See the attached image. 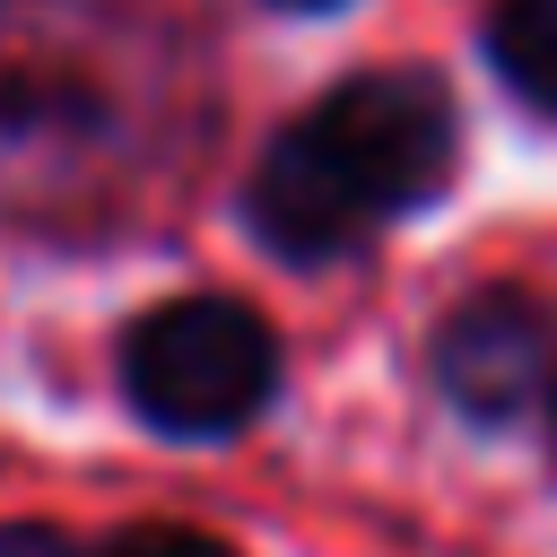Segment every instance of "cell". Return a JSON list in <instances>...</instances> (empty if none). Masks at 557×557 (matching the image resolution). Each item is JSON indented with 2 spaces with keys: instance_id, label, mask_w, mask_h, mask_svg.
Listing matches in <instances>:
<instances>
[{
  "instance_id": "6da1fadb",
  "label": "cell",
  "mask_w": 557,
  "mask_h": 557,
  "mask_svg": "<svg viewBox=\"0 0 557 557\" xmlns=\"http://www.w3.org/2000/svg\"><path fill=\"white\" fill-rule=\"evenodd\" d=\"M453 148V96L426 70H357L261 148L244 218L278 261H339L374 226L426 209Z\"/></svg>"
},
{
  "instance_id": "7a4b0ae2",
  "label": "cell",
  "mask_w": 557,
  "mask_h": 557,
  "mask_svg": "<svg viewBox=\"0 0 557 557\" xmlns=\"http://www.w3.org/2000/svg\"><path fill=\"white\" fill-rule=\"evenodd\" d=\"M122 392L157 435L218 444L278 392V339L235 296H165L122 331Z\"/></svg>"
},
{
  "instance_id": "3957f363",
  "label": "cell",
  "mask_w": 557,
  "mask_h": 557,
  "mask_svg": "<svg viewBox=\"0 0 557 557\" xmlns=\"http://www.w3.org/2000/svg\"><path fill=\"white\" fill-rule=\"evenodd\" d=\"M548 374H557V339H548V313L531 305V296H513V287H496V296H470L444 331H435V383H444V400L461 409V418H513V409H531L540 392H548Z\"/></svg>"
},
{
  "instance_id": "277c9868",
  "label": "cell",
  "mask_w": 557,
  "mask_h": 557,
  "mask_svg": "<svg viewBox=\"0 0 557 557\" xmlns=\"http://www.w3.org/2000/svg\"><path fill=\"white\" fill-rule=\"evenodd\" d=\"M487 61L531 113L557 122V0H496L487 9Z\"/></svg>"
},
{
  "instance_id": "5b68a950",
  "label": "cell",
  "mask_w": 557,
  "mask_h": 557,
  "mask_svg": "<svg viewBox=\"0 0 557 557\" xmlns=\"http://www.w3.org/2000/svg\"><path fill=\"white\" fill-rule=\"evenodd\" d=\"M104 557H235V548L209 540V531H174V522H165V531H131V540H113Z\"/></svg>"
},
{
  "instance_id": "8992f818",
  "label": "cell",
  "mask_w": 557,
  "mask_h": 557,
  "mask_svg": "<svg viewBox=\"0 0 557 557\" xmlns=\"http://www.w3.org/2000/svg\"><path fill=\"white\" fill-rule=\"evenodd\" d=\"M0 557H87V548L44 531V522H0Z\"/></svg>"
},
{
  "instance_id": "52a82bcc",
  "label": "cell",
  "mask_w": 557,
  "mask_h": 557,
  "mask_svg": "<svg viewBox=\"0 0 557 557\" xmlns=\"http://www.w3.org/2000/svg\"><path fill=\"white\" fill-rule=\"evenodd\" d=\"M278 9H331V0H278Z\"/></svg>"
},
{
  "instance_id": "ba28073f",
  "label": "cell",
  "mask_w": 557,
  "mask_h": 557,
  "mask_svg": "<svg viewBox=\"0 0 557 557\" xmlns=\"http://www.w3.org/2000/svg\"><path fill=\"white\" fill-rule=\"evenodd\" d=\"M548 392H557V374H548Z\"/></svg>"
}]
</instances>
